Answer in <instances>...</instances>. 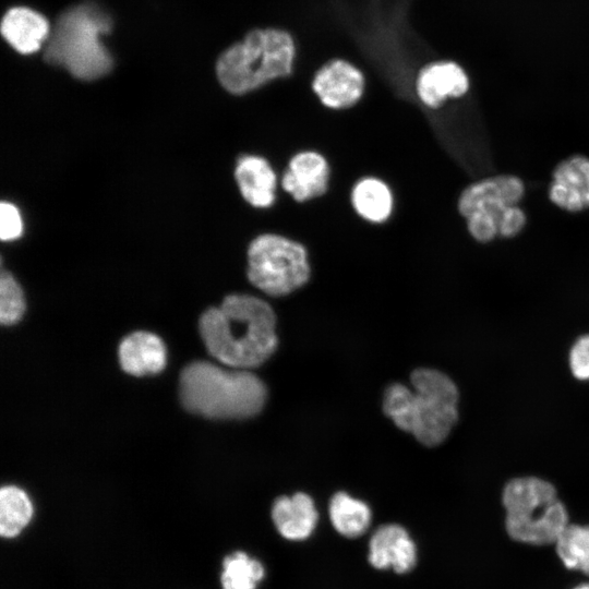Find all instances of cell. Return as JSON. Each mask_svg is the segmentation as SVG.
Instances as JSON below:
<instances>
[{
    "mask_svg": "<svg viewBox=\"0 0 589 589\" xmlns=\"http://www.w3.org/2000/svg\"><path fill=\"white\" fill-rule=\"evenodd\" d=\"M200 333L211 356L241 370L256 368L276 350V316L268 303L250 294H229L200 318Z\"/></svg>",
    "mask_w": 589,
    "mask_h": 589,
    "instance_id": "1",
    "label": "cell"
},
{
    "mask_svg": "<svg viewBox=\"0 0 589 589\" xmlns=\"http://www.w3.org/2000/svg\"><path fill=\"white\" fill-rule=\"evenodd\" d=\"M408 386L395 383L384 394L383 409L400 429L425 446L445 441L458 420V389L443 372L420 368Z\"/></svg>",
    "mask_w": 589,
    "mask_h": 589,
    "instance_id": "2",
    "label": "cell"
},
{
    "mask_svg": "<svg viewBox=\"0 0 589 589\" xmlns=\"http://www.w3.org/2000/svg\"><path fill=\"white\" fill-rule=\"evenodd\" d=\"M179 395L190 412L209 419H245L262 410L267 390L249 370L195 361L180 374Z\"/></svg>",
    "mask_w": 589,
    "mask_h": 589,
    "instance_id": "3",
    "label": "cell"
},
{
    "mask_svg": "<svg viewBox=\"0 0 589 589\" xmlns=\"http://www.w3.org/2000/svg\"><path fill=\"white\" fill-rule=\"evenodd\" d=\"M110 28V19L97 7H73L57 20L44 57L47 62L63 67L77 79H98L112 65L111 57L100 41V35Z\"/></svg>",
    "mask_w": 589,
    "mask_h": 589,
    "instance_id": "4",
    "label": "cell"
},
{
    "mask_svg": "<svg viewBox=\"0 0 589 589\" xmlns=\"http://www.w3.org/2000/svg\"><path fill=\"white\" fill-rule=\"evenodd\" d=\"M294 57L290 35L278 29H256L218 59L217 77L231 94L242 95L288 75Z\"/></svg>",
    "mask_w": 589,
    "mask_h": 589,
    "instance_id": "5",
    "label": "cell"
},
{
    "mask_svg": "<svg viewBox=\"0 0 589 589\" xmlns=\"http://www.w3.org/2000/svg\"><path fill=\"white\" fill-rule=\"evenodd\" d=\"M508 536L521 543L545 545L555 543L568 525L565 505L555 486L538 477H517L502 492Z\"/></svg>",
    "mask_w": 589,
    "mask_h": 589,
    "instance_id": "6",
    "label": "cell"
},
{
    "mask_svg": "<svg viewBox=\"0 0 589 589\" xmlns=\"http://www.w3.org/2000/svg\"><path fill=\"white\" fill-rule=\"evenodd\" d=\"M310 277L305 248L276 233H263L248 249V278L273 297H283L302 287Z\"/></svg>",
    "mask_w": 589,
    "mask_h": 589,
    "instance_id": "7",
    "label": "cell"
},
{
    "mask_svg": "<svg viewBox=\"0 0 589 589\" xmlns=\"http://www.w3.org/2000/svg\"><path fill=\"white\" fill-rule=\"evenodd\" d=\"M524 193L522 181L513 175L494 176L468 185L459 196L458 209L467 220L469 233L479 242L493 240L504 215Z\"/></svg>",
    "mask_w": 589,
    "mask_h": 589,
    "instance_id": "8",
    "label": "cell"
},
{
    "mask_svg": "<svg viewBox=\"0 0 589 589\" xmlns=\"http://www.w3.org/2000/svg\"><path fill=\"white\" fill-rule=\"evenodd\" d=\"M312 87L323 105L344 109L353 106L362 96L364 77L356 67L337 59L315 74Z\"/></svg>",
    "mask_w": 589,
    "mask_h": 589,
    "instance_id": "9",
    "label": "cell"
},
{
    "mask_svg": "<svg viewBox=\"0 0 589 589\" xmlns=\"http://www.w3.org/2000/svg\"><path fill=\"white\" fill-rule=\"evenodd\" d=\"M550 200L560 208L579 212L589 207V158L580 155L561 161L553 171Z\"/></svg>",
    "mask_w": 589,
    "mask_h": 589,
    "instance_id": "10",
    "label": "cell"
},
{
    "mask_svg": "<svg viewBox=\"0 0 589 589\" xmlns=\"http://www.w3.org/2000/svg\"><path fill=\"white\" fill-rule=\"evenodd\" d=\"M329 168L316 152L296 154L281 178V187L296 201L304 202L323 195L327 190Z\"/></svg>",
    "mask_w": 589,
    "mask_h": 589,
    "instance_id": "11",
    "label": "cell"
},
{
    "mask_svg": "<svg viewBox=\"0 0 589 589\" xmlns=\"http://www.w3.org/2000/svg\"><path fill=\"white\" fill-rule=\"evenodd\" d=\"M416 86L421 101L435 109L449 97L465 95L469 89V77L456 62L437 61L420 71Z\"/></svg>",
    "mask_w": 589,
    "mask_h": 589,
    "instance_id": "12",
    "label": "cell"
},
{
    "mask_svg": "<svg viewBox=\"0 0 589 589\" xmlns=\"http://www.w3.org/2000/svg\"><path fill=\"white\" fill-rule=\"evenodd\" d=\"M369 562L377 569L393 567L396 573H407L416 565L417 549L405 528L384 525L370 540Z\"/></svg>",
    "mask_w": 589,
    "mask_h": 589,
    "instance_id": "13",
    "label": "cell"
},
{
    "mask_svg": "<svg viewBox=\"0 0 589 589\" xmlns=\"http://www.w3.org/2000/svg\"><path fill=\"white\" fill-rule=\"evenodd\" d=\"M119 361L121 368L131 375L156 374L166 365V348L158 336L135 332L121 341Z\"/></svg>",
    "mask_w": 589,
    "mask_h": 589,
    "instance_id": "14",
    "label": "cell"
},
{
    "mask_svg": "<svg viewBox=\"0 0 589 589\" xmlns=\"http://www.w3.org/2000/svg\"><path fill=\"white\" fill-rule=\"evenodd\" d=\"M317 510L313 500L305 493L278 497L272 507V519L278 532L288 540L300 541L311 536Z\"/></svg>",
    "mask_w": 589,
    "mask_h": 589,
    "instance_id": "15",
    "label": "cell"
},
{
    "mask_svg": "<svg viewBox=\"0 0 589 589\" xmlns=\"http://www.w3.org/2000/svg\"><path fill=\"white\" fill-rule=\"evenodd\" d=\"M235 177L243 199L255 207H268L275 201L277 177L269 163L260 156H242Z\"/></svg>",
    "mask_w": 589,
    "mask_h": 589,
    "instance_id": "16",
    "label": "cell"
},
{
    "mask_svg": "<svg viewBox=\"0 0 589 589\" xmlns=\"http://www.w3.org/2000/svg\"><path fill=\"white\" fill-rule=\"evenodd\" d=\"M1 33L5 40L19 52L27 55L37 51L48 39V21L27 8H13L2 19Z\"/></svg>",
    "mask_w": 589,
    "mask_h": 589,
    "instance_id": "17",
    "label": "cell"
},
{
    "mask_svg": "<svg viewBox=\"0 0 589 589\" xmlns=\"http://www.w3.org/2000/svg\"><path fill=\"white\" fill-rule=\"evenodd\" d=\"M351 203L361 217L372 223L385 221L393 209L389 188L376 178L359 180L352 189Z\"/></svg>",
    "mask_w": 589,
    "mask_h": 589,
    "instance_id": "18",
    "label": "cell"
},
{
    "mask_svg": "<svg viewBox=\"0 0 589 589\" xmlns=\"http://www.w3.org/2000/svg\"><path fill=\"white\" fill-rule=\"evenodd\" d=\"M329 518L340 534L358 538L365 532L371 522V510L362 501L345 492H338L330 500Z\"/></svg>",
    "mask_w": 589,
    "mask_h": 589,
    "instance_id": "19",
    "label": "cell"
},
{
    "mask_svg": "<svg viewBox=\"0 0 589 589\" xmlns=\"http://www.w3.org/2000/svg\"><path fill=\"white\" fill-rule=\"evenodd\" d=\"M33 504L28 495L15 485H4L0 491V533L4 538L16 537L33 517Z\"/></svg>",
    "mask_w": 589,
    "mask_h": 589,
    "instance_id": "20",
    "label": "cell"
},
{
    "mask_svg": "<svg viewBox=\"0 0 589 589\" xmlns=\"http://www.w3.org/2000/svg\"><path fill=\"white\" fill-rule=\"evenodd\" d=\"M554 544L566 568L589 575V525L568 524Z\"/></svg>",
    "mask_w": 589,
    "mask_h": 589,
    "instance_id": "21",
    "label": "cell"
},
{
    "mask_svg": "<svg viewBox=\"0 0 589 589\" xmlns=\"http://www.w3.org/2000/svg\"><path fill=\"white\" fill-rule=\"evenodd\" d=\"M264 574L261 562L244 552L237 551L223 561L221 587L223 589H256Z\"/></svg>",
    "mask_w": 589,
    "mask_h": 589,
    "instance_id": "22",
    "label": "cell"
},
{
    "mask_svg": "<svg viewBox=\"0 0 589 589\" xmlns=\"http://www.w3.org/2000/svg\"><path fill=\"white\" fill-rule=\"evenodd\" d=\"M25 311V300L19 283L8 272L0 276V321L3 325L19 322Z\"/></svg>",
    "mask_w": 589,
    "mask_h": 589,
    "instance_id": "23",
    "label": "cell"
},
{
    "mask_svg": "<svg viewBox=\"0 0 589 589\" xmlns=\"http://www.w3.org/2000/svg\"><path fill=\"white\" fill-rule=\"evenodd\" d=\"M568 362L577 380L589 381V335L577 338L569 350Z\"/></svg>",
    "mask_w": 589,
    "mask_h": 589,
    "instance_id": "24",
    "label": "cell"
},
{
    "mask_svg": "<svg viewBox=\"0 0 589 589\" xmlns=\"http://www.w3.org/2000/svg\"><path fill=\"white\" fill-rule=\"evenodd\" d=\"M22 233V219L17 208L10 203H1L0 237L3 241L13 240Z\"/></svg>",
    "mask_w": 589,
    "mask_h": 589,
    "instance_id": "25",
    "label": "cell"
},
{
    "mask_svg": "<svg viewBox=\"0 0 589 589\" xmlns=\"http://www.w3.org/2000/svg\"><path fill=\"white\" fill-rule=\"evenodd\" d=\"M526 224V215L517 205L512 206L504 215L500 227L498 235L505 238H512L518 235Z\"/></svg>",
    "mask_w": 589,
    "mask_h": 589,
    "instance_id": "26",
    "label": "cell"
},
{
    "mask_svg": "<svg viewBox=\"0 0 589 589\" xmlns=\"http://www.w3.org/2000/svg\"><path fill=\"white\" fill-rule=\"evenodd\" d=\"M574 589H589V582L579 585V586L575 587Z\"/></svg>",
    "mask_w": 589,
    "mask_h": 589,
    "instance_id": "27",
    "label": "cell"
}]
</instances>
